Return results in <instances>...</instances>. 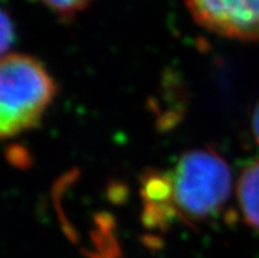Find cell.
Returning <instances> with one entry per match:
<instances>
[{
	"label": "cell",
	"instance_id": "cell-4",
	"mask_svg": "<svg viewBox=\"0 0 259 258\" xmlns=\"http://www.w3.org/2000/svg\"><path fill=\"white\" fill-rule=\"evenodd\" d=\"M237 198L245 222L259 231V160L250 162L241 171L237 183Z\"/></svg>",
	"mask_w": 259,
	"mask_h": 258
},
{
	"label": "cell",
	"instance_id": "cell-1",
	"mask_svg": "<svg viewBox=\"0 0 259 258\" xmlns=\"http://www.w3.org/2000/svg\"><path fill=\"white\" fill-rule=\"evenodd\" d=\"M57 86L42 63L26 54L0 58V140L36 127L56 98Z\"/></svg>",
	"mask_w": 259,
	"mask_h": 258
},
{
	"label": "cell",
	"instance_id": "cell-7",
	"mask_svg": "<svg viewBox=\"0 0 259 258\" xmlns=\"http://www.w3.org/2000/svg\"><path fill=\"white\" fill-rule=\"evenodd\" d=\"M251 129H253L254 137H255L256 142L259 144V100L255 107H254L253 116H251Z\"/></svg>",
	"mask_w": 259,
	"mask_h": 258
},
{
	"label": "cell",
	"instance_id": "cell-2",
	"mask_svg": "<svg viewBox=\"0 0 259 258\" xmlns=\"http://www.w3.org/2000/svg\"><path fill=\"white\" fill-rule=\"evenodd\" d=\"M175 215L184 222L203 223L228 202L232 173L223 156L209 148L182 154L170 174Z\"/></svg>",
	"mask_w": 259,
	"mask_h": 258
},
{
	"label": "cell",
	"instance_id": "cell-5",
	"mask_svg": "<svg viewBox=\"0 0 259 258\" xmlns=\"http://www.w3.org/2000/svg\"><path fill=\"white\" fill-rule=\"evenodd\" d=\"M42 4L61 21H66V23L75 19L79 13L90 7V2H85V0H67V2L56 0V2H44Z\"/></svg>",
	"mask_w": 259,
	"mask_h": 258
},
{
	"label": "cell",
	"instance_id": "cell-3",
	"mask_svg": "<svg viewBox=\"0 0 259 258\" xmlns=\"http://www.w3.org/2000/svg\"><path fill=\"white\" fill-rule=\"evenodd\" d=\"M186 7L195 21L209 32L240 41H259V0H196Z\"/></svg>",
	"mask_w": 259,
	"mask_h": 258
},
{
	"label": "cell",
	"instance_id": "cell-6",
	"mask_svg": "<svg viewBox=\"0 0 259 258\" xmlns=\"http://www.w3.org/2000/svg\"><path fill=\"white\" fill-rule=\"evenodd\" d=\"M13 40H15V28L12 20L6 11L0 8V58L6 56L4 53L10 49Z\"/></svg>",
	"mask_w": 259,
	"mask_h": 258
}]
</instances>
